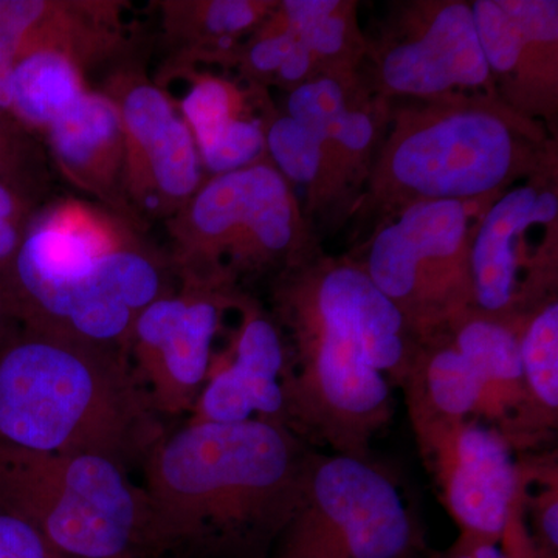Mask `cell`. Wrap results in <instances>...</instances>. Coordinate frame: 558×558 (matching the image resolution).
Returning <instances> with one entry per match:
<instances>
[{
	"instance_id": "obj_29",
	"label": "cell",
	"mask_w": 558,
	"mask_h": 558,
	"mask_svg": "<svg viewBox=\"0 0 558 558\" xmlns=\"http://www.w3.org/2000/svg\"><path fill=\"white\" fill-rule=\"evenodd\" d=\"M16 329L17 325L13 322V318L10 317L5 303H3L2 296H0V343Z\"/></svg>"
},
{
	"instance_id": "obj_6",
	"label": "cell",
	"mask_w": 558,
	"mask_h": 558,
	"mask_svg": "<svg viewBox=\"0 0 558 558\" xmlns=\"http://www.w3.org/2000/svg\"><path fill=\"white\" fill-rule=\"evenodd\" d=\"M165 226V253L182 288L236 293L248 279H275L322 255L292 185L269 157L209 175Z\"/></svg>"
},
{
	"instance_id": "obj_2",
	"label": "cell",
	"mask_w": 558,
	"mask_h": 558,
	"mask_svg": "<svg viewBox=\"0 0 558 558\" xmlns=\"http://www.w3.org/2000/svg\"><path fill=\"white\" fill-rule=\"evenodd\" d=\"M314 450L263 418L165 432L142 462L159 557L269 558Z\"/></svg>"
},
{
	"instance_id": "obj_21",
	"label": "cell",
	"mask_w": 558,
	"mask_h": 558,
	"mask_svg": "<svg viewBox=\"0 0 558 558\" xmlns=\"http://www.w3.org/2000/svg\"><path fill=\"white\" fill-rule=\"evenodd\" d=\"M520 359L523 407L509 444L517 453H535L558 429L557 282L532 286L521 295Z\"/></svg>"
},
{
	"instance_id": "obj_10",
	"label": "cell",
	"mask_w": 558,
	"mask_h": 558,
	"mask_svg": "<svg viewBox=\"0 0 558 558\" xmlns=\"http://www.w3.org/2000/svg\"><path fill=\"white\" fill-rule=\"evenodd\" d=\"M517 317L470 307L418 341L402 388L410 421L480 418L509 439L523 407Z\"/></svg>"
},
{
	"instance_id": "obj_23",
	"label": "cell",
	"mask_w": 558,
	"mask_h": 558,
	"mask_svg": "<svg viewBox=\"0 0 558 558\" xmlns=\"http://www.w3.org/2000/svg\"><path fill=\"white\" fill-rule=\"evenodd\" d=\"M190 81V89L179 106L180 116L189 124L199 156L211 148L222 135L238 123L252 119L253 106L263 102L259 87L247 86L242 90L240 84L197 70L183 76Z\"/></svg>"
},
{
	"instance_id": "obj_1",
	"label": "cell",
	"mask_w": 558,
	"mask_h": 558,
	"mask_svg": "<svg viewBox=\"0 0 558 558\" xmlns=\"http://www.w3.org/2000/svg\"><path fill=\"white\" fill-rule=\"evenodd\" d=\"M286 344L284 424L307 446L373 459L405 387L417 340L351 256L317 258L274 279Z\"/></svg>"
},
{
	"instance_id": "obj_11",
	"label": "cell",
	"mask_w": 558,
	"mask_h": 558,
	"mask_svg": "<svg viewBox=\"0 0 558 558\" xmlns=\"http://www.w3.org/2000/svg\"><path fill=\"white\" fill-rule=\"evenodd\" d=\"M360 83L388 101L497 97L472 3L416 0L392 9L357 70Z\"/></svg>"
},
{
	"instance_id": "obj_19",
	"label": "cell",
	"mask_w": 558,
	"mask_h": 558,
	"mask_svg": "<svg viewBox=\"0 0 558 558\" xmlns=\"http://www.w3.org/2000/svg\"><path fill=\"white\" fill-rule=\"evenodd\" d=\"M44 135L54 167L70 185L140 223L124 197L123 128L108 95L87 89Z\"/></svg>"
},
{
	"instance_id": "obj_14",
	"label": "cell",
	"mask_w": 558,
	"mask_h": 558,
	"mask_svg": "<svg viewBox=\"0 0 558 558\" xmlns=\"http://www.w3.org/2000/svg\"><path fill=\"white\" fill-rule=\"evenodd\" d=\"M238 295L179 286L135 319L126 357L161 418L193 411L207 381L220 319Z\"/></svg>"
},
{
	"instance_id": "obj_26",
	"label": "cell",
	"mask_w": 558,
	"mask_h": 558,
	"mask_svg": "<svg viewBox=\"0 0 558 558\" xmlns=\"http://www.w3.org/2000/svg\"><path fill=\"white\" fill-rule=\"evenodd\" d=\"M43 202L0 183V275L16 258L28 223Z\"/></svg>"
},
{
	"instance_id": "obj_8",
	"label": "cell",
	"mask_w": 558,
	"mask_h": 558,
	"mask_svg": "<svg viewBox=\"0 0 558 558\" xmlns=\"http://www.w3.org/2000/svg\"><path fill=\"white\" fill-rule=\"evenodd\" d=\"M497 199L428 201L374 223L349 255L396 307L418 341L473 307L472 241Z\"/></svg>"
},
{
	"instance_id": "obj_24",
	"label": "cell",
	"mask_w": 558,
	"mask_h": 558,
	"mask_svg": "<svg viewBox=\"0 0 558 558\" xmlns=\"http://www.w3.org/2000/svg\"><path fill=\"white\" fill-rule=\"evenodd\" d=\"M266 149L267 157L290 185L306 186L307 194L317 186L322 146L315 132L288 113L274 112L266 124Z\"/></svg>"
},
{
	"instance_id": "obj_20",
	"label": "cell",
	"mask_w": 558,
	"mask_h": 558,
	"mask_svg": "<svg viewBox=\"0 0 558 558\" xmlns=\"http://www.w3.org/2000/svg\"><path fill=\"white\" fill-rule=\"evenodd\" d=\"M161 47L165 58L159 78L163 89L170 80L183 78L197 64L231 68L242 44L263 27L277 10L274 0H160Z\"/></svg>"
},
{
	"instance_id": "obj_9",
	"label": "cell",
	"mask_w": 558,
	"mask_h": 558,
	"mask_svg": "<svg viewBox=\"0 0 558 558\" xmlns=\"http://www.w3.org/2000/svg\"><path fill=\"white\" fill-rule=\"evenodd\" d=\"M398 481L373 459L312 451L295 512L269 558H427Z\"/></svg>"
},
{
	"instance_id": "obj_22",
	"label": "cell",
	"mask_w": 558,
	"mask_h": 558,
	"mask_svg": "<svg viewBox=\"0 0 558 558\" xmlns=\"http://www.w3.org/2000/svg\"><path fill=\"white\" fill-rule=\"evenodd\" d=\"M87 89V76L69 58L31 54L17 61L11 73L10 116L32 134H46Z\"/></svg>"
},
{
	"instance_id": "obj_25",
	"label": "cell",
	"mask_w": 558,
	"mask_h": 558,
	"mask_svg": "<svg viewBox=\"0 0 558 558\" xmlns=\"http://www.w3.org/2000/svg\"><path fill=\"white\" fill-rule=\"evenodd\" d=\"M0 183L44 201L50 178L43 149L10 113L0 110Z\"/></svg>"
},
{
	"instance_id": "obj_15",
	"label": "cell",
	"mask_w": 558,
	"mask_h": 558,
	"mask_svg": "<svg viewBox=\"0 0 558 558\" xmlns=\"http://www.w3.org/2000/svg\"><path fill=\"white\" fill-rule=\"evenodd\" d=\"M470 3L497 97L553 132L558 110V2Z\"/></svg>"
},
{
	"instance_id": "obj_16",
	"label": "cell",
	"mask_w": 558,
	"mask_h": 558,
	"mask_svg": "<svg viewBox=\"0 0 558 558\" xmlns=\"http://www.w3.org/2000/svg\"><path fill=\"white\" fill-rule=\"evenodd\" d=\"M126 0H0V83L35 53H57L102 75L138 53Z\"/></svg>"
},
{
	"instance_id": "obj_30",
	"label": "cell",
	"mask_w": 558,
	"mask_h": 558,
	"mask_svg": "<svg viewBox=\"0 0 558 558\" xmlns=\"http://www.w3.org/2000/svg\"><path fill=\"white\" fill-rule=\"evenodd\" d=\"M520 558H557V557L546 556V554L538 553V550L534 548L531 550V553L524 554V556L520 557Z\"/></svg>"
},
{
	"instance_id": "obj_18",
	"label": "cell",
	"mask_w": 558,
	"mask_h": 558,
	"mask_svg": "<svg viewBox=\"0 0 558 558\" xmlns=\"http://www.w3.org/2000/svg\"><path fill=\"white\" fill-rule=\"evenodd\" d=\"M556 178L529 180L498 197L484 213L472 241L473 307L510 317L521 292L520 241L532 226H557Z\"/></svg>"
},
{
	"instance_id": "obj_17",
	"label": "cell",
	"mask_w": 558,
	"mask_h": 558,
	"mask_svg": "<svg viewBox=\"0 0 558 558\" xmlns=\"http://www.w3.org/2000/svg\"><path fill=\"white\" fill-rule=\"evenodd\" d=\"M240 328L223 354L213 355L190 422L238 424L250 418L284 424L286 344L274 315L244 290L234 300Z\"/></svg>"
},
{
	"instance_id": "obj_5",
	"label": "cell",
	"mask_w": 558,
	"mask_h": 558,
	"mask_svg": "<svg viewBox=\"0 0 558 558\" xmlns=\"http://www.w3.org/2000/svg\"><path fill=\"white\" fill-rule=\"evenodd\" d=\"M389 102L359 202L362 223L416 202L498 199L521 179L556 178L557 145L545 124L499 98Z\"/></svg>"
},
{
	"instance_id": "obj_7",
	"label": "cell",
	"mask_w": 558,
	"mask_h": 558,
	"mask_svg": "<svg viewBox=\"0 0 558 558\" xmlns=\"http://www.w3.org/2000/svg\"><path fill=\"white\" fill-rule=\"evenodd\" d=\"M0 505L61 558H160L145 490L113 459L0 446Z\"/></svg>"
},
{
	"instance_id": "obj_27",
	"label": "cell",
	"mask_w": 558,
	"mask_h": 558,
	"mask_svg": "<svg viewBox=\"0 0 558 558\" xmlns=\"http://www.w3.org/2000/svg\"><path fill=\"white\" fill-rule=\"evenodd\" d=\"M0 558H61L20 513L0 505Z\"/></svg>"
},
{
	"instance_id": "obj_28",
	"label": "cell",
	"mask_w": 558,
	"mask_h": 558,
	"mask_svg": "<svg viewBox=\"0 0 558 558\" xmlns=\"http://www.w3.org/2000/svg\"><path fill=\"white\" fill-rule=\"evenodd\" d=\"M427 558H512L501 543L461 532L450 548L427 554Z\"/></svg>"
},
{
	"instance_id": "obj_13",
	"label": "cell",
	"mask_w": 558,
	"mask_h": 558,
	"mask_svg": "<svg viewBox=\"0 0 558 558\" xmlns=\"http://www.w3.org/2000/svg\"><path fill=\"white\" fill-rule=\"evenodd\" d=\"M425 468L459 531L501 543L520 512L519 454L480 421L411 422Z\"/></svg>"
},
{
	"instance_id": "obj_12",
	"label": "cell",
	"mask_w": 558,
	"mask_h": 558,
	"mask_svg": "<svg viewBox=\"0 0 558 558\" xmlns=\"http://www.w3.org/2000/svg\"><path fill=\"white\" fill-rule=\"evenodd\" d=\"M120 113L124 135L123 190L134 218L168 220L205 180L189 124L167 92L146 75L142 51L113 65L100 87Z\"/></svg>"
},
{
	"instance_id": "obj_4",
	"label": "cell",
	"mask_w": 558,
	"mask_h": 558,
	"mask_svg": "<svg viewBox=\"0 0 558 558\" xmlns=\"http://www.w3.org/2000/svg\"><path fill=\"white\" fill-rule=\"evenodd\" d=\"M163 418L120 349L17 328L0 343V446L143 462Z\"/></svg>"
},
{
	"instance_id": "obj_3",
	"label": "cell",
	"mask_w": 558,
	"mask_h": 558,
	"mask_svg": "<svg viewBox=\"0 0 558 558\" xmlns=\"http://www.w3.org/2000/svg\"><path fill=\"white\" fill-rule=\"evenodd\" d=\"M167 253L148 229L94 201L64 197L33 215L0 296L22 329L126 351L135 319L171 293Z\"/></svg>"
}]
</instances>
